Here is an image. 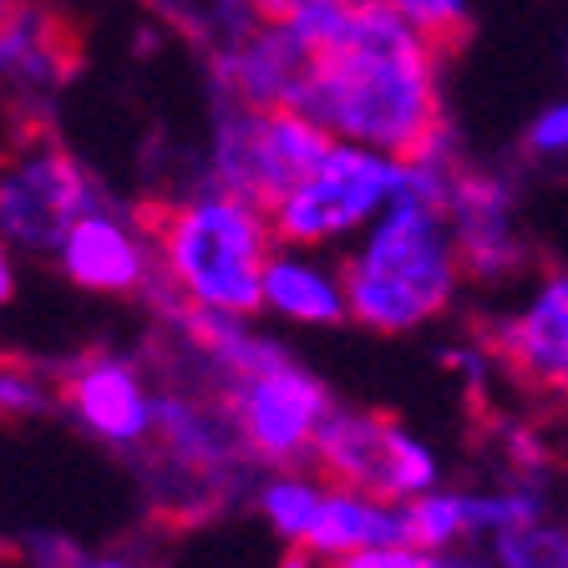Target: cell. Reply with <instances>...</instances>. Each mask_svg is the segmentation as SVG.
<instances>
[{"label":"cell","instance_id":"7c38bea8","mask_svg":"<svg viewBox=\"0 0 568 568\" xmlns=\"http://www.w3.org/2000/svg\"><path fill=\"white\" fill-rule=\"evenodd\" d=\"M51 270L97 300H148L163 295V270H158V234L153 213L122 203L118 193L97 203L82 224L57 248Z\"/></svg>","mask_w":568,"mask_h":568},{"label":"cell","instance_id":"ac0fdd59","mask_svg":"<svg viewBox=\"0 0 568 568\" xmlns=\"http://www.w3.org/2000/svg\"><path fill=\"white\" fill-rule=\"evenodd\" d=\"M325 493H331V477L320 473L315 462L264 467L254 493H248V508L280 548H305L320 523V508H325Z\"/></svg>","mask_w":568,"mask_h":568},{"label":"cell","instance_id":"603a6c76","mask_svg":"<svg viewBox=\"0 0 568 568\" xmlns=\"http://www.w3.org/2000/svg\"><path fill=\"white\" fill-rule=\"evenodd\" d=\"M26 568H77L87 558V548L61 528H31L21 532V544H16Z\"/></svg>","mask_w":568,"mask_h":568},{"label":"cell","instance_id":"4dcf8cb0","mask_svg":"<svg viewBox=\"0 0 568 568\" xmlns=\"http://www.w3.org/2000/svg\"><path fill=\"white\" fill-rule=\"evenodd\" d=\"M351 6H376V0H351Z\"/></svg>","mask_w":568,"mask_h":568},{"label":"cell","instance_id":"3957f363","mask_svg":"<svg viewBox=\"0 0 568 568\" xmlns=\"http://www.w3.org/2000/svg\"><path fill=\"white\" fill-rule=\"evenodd\" d=\"M163 300L213 315H260L264 264L280 248L264 203L229 193L219 183H193L153 213Z\"/></svg>","mask_w":568,"mask_h":568},{"label":"cell","instance_id":"7a4b0ae2","mask_svg":"<svg viewBox=\"0 0 568 568\" xmlns=\"http://www.w3.org/2000/svg\"><path fill=\"white\" fill-rule=\"evenodd\" d=\"M442 51L447 47L416 31L396 6H361L341 47L310 57L295 106L335 142L416 158L452 128Z\"/></svg>","mask_w":568,"mask_h":568},{"label":"cell","instance_id":"cb8c5ba5","mask_svg":"<svg viewBox=\"0 0 568 568\" xmlns=\"http://www.w3.org/2000/svg\"><path fill=\"white\" fill-rule=\"evenodd\" d=\"M325 568H447V558L406 538V544H376V548H361V554L331 558Z\"/></svg>","mask_w":568,"mask_h":568},{"label":"cell","instance_id":"8fae6325","mask_svg":"<svg viewBox=\"0 0 568 568\" xmlns=\"http://www.w3.org/2000/svg\"><path fill=\"white\" fill-rule=\"evenodd\" d=\"M503 376L532 402L568 412V270L548 264L518 284V295L483 325Z\"/></svg>","mask_w":568,"mask_h":568},{"label":"cell","instance_id":"ffe728a7","mask_svg":"<svg viewBox=\"0 0 568 568\" xmlns=\"http://www.w3.org/2000/svg\"><path fill=\"white\" fill-rule=\"evenodd\" d=\"M355 11H361V6H351V0H300L295 11L274 26H284V36H290L305 57H320V51L341 47L345 36H351Z\"/></svg>","mask_w":568,"mask_h":568},{"label":"cell","instance_id":"5b68a950","mask_svg":"<svg viewBox=\"0 0 568 568\" xmlns=\"http://www.w3.org/2000/svg\"><path fill=\"white\" fill-rule=\"evenodd\" d=\"M331 142V132L300 106H239L209 97V148L199 183H219L270 209L325 158Z\"/></svg>","mask_w":568,"mask_h":568},{"label":"cell","instance_id":"277c9868","mask_svg":"<svg viewBox=\"0 0 568 568\" xmlns=\"http://www.w3.org/2000/svg\"><path fill=\"white\" fill-rule=\"evenodd\" d=\"M163 381L153 442L128 457L132 483L163 518L199 523L219 518L234 503H248L260 483V462L239 432L234 406L219 390L189 386V381Z\"/></svg>","mask_w":568,"mask_h":568},{"label":"cell","instance_id":"9c48e42d","mask_svg":"<svg viewBox=\"0 0 568 568\" xmlns=\"http://www.w3.org/2000/svg\"><path fill=\"white\" fill-rule=\"evenodd\" d=\"M57 390H61V416L82 437H92L97 447L118 452L122 462L138 457L153 442L163 381H158L148 351H128V345L77 351L57 371Z\"/></svg>","mask_w":568,"mask_h":568},{"label":"cell","instance_id":"6da1fadb","mask_svg":"<svg viewBox=\"0 0 568 568\" xmlns=\"http://www.w3.org/2000/svg\"><path fill=\"white\" fill-rule=\"evenodd\" d=\"M462 158L467 153L457 128L442 132L426 153L406 158L402 193L341 248L355 331L406 341L457 315L462 295L473 290L447 219L452 173Z\"/></svg>","mask_w":568,"mask_h":568},{"label":"cell","instance_id":"f546056e","mask_svg":"<svg viewBox=\"0 0 568 568\" xmlns=\"http://www.w3.org/2000/svg\"><path fill=\"white\" fill-rule=\"evenodd\" d=\"M564 71H568V36H564Z\"/></svg>","mask_w":568,"mask_h":568},{"label":"cell","instance_id":"8992f818","mask_svg":"<svg viewBox=\"0 0 568 568\" xmlns=\"http://www.w3.org/2000/svg\"><path fill=\"white\" fill-rule=\"evenodd\" d=\"M406 183V158L376 153L361 142H331L325 158L284 199L270 203L280 244L345 248Z\"/></svg>","mask_w":568,"mask_h":568},{"label":"cell","instance_id":"9a60e30c","mask_svg":"<svg viewBox=\"0 0 568 568\" xmlns=\"http://www.w3.org/2000/svg\"><path fill=\"white\" fill-rule=\"evenodd\" d=\"M260 315L284 325V331H345L351 325V295H345L341 254L280 244L264 264Z\"/></svg>","mask_w":568,"mask_h":568},{"label":"cell","instance_id":"ba28073f","mask_svg":"<svg viewBox=\"0 0 568 568\" xmlns=\"http://www.w3.org/2000/svg\"><path fill=\"white\" fill-rule=\"evenodd\" d=\"M320 473L341 487H366V493L416 503L422 493H437L447 483L442 452L412 432L402 416L381 412V406H351L341 402L331 422L320 426L315 457Z\"/></svg>","mask_w":568,"mask_h":568},{"label":"cell","instance_id":"5bb4252c","mask_svg":"<svg viewBox=\"0 0 568 568\" xmlns=\"http://www.w3.org/2000/svg\"><path fill=\"white\" fill-rule=\"evenodd\" d=\"M310 57L284 26L254 21L244 36L209 47V97L239 106H295Z\"/></svg>","mask_w":568,"mask_h":568},{"label":"cell","instance_id":"52a82bcc","mask_svg":"<svg viewBox=\"0 0 568 568\" xmlns=\"http://www.w3.org/2000/svg\"><path fill=\"white\" fill-rule=\"evenodd\" d=\"M112 199L82 158L51 138H26L0 153V239L21 260H57L67 234L97 203Z\"/></svg>","mask_w":568,"mask_h":568},{"label":"cell","instance_id":"d4e9b609","mask_svg":"<svg viewBox=\"0 0 568 568\" xmlns=\"http://www.w3.org/2000/svg\"><path fill=\"white\" fill-rule=\"evenodd\" d=\"M21 295V254L0 239V310H11Z\"/></svg>","mask_w":568,"mask_h":568},{"label":"cell","instance_id":"4fadbf2b","mask_svg":"<svg viewBox=\"0 0 568 568\" xmlns=\"http://www.w3.org/2000/svg\"><path fill=\"white\" fill-rule=\"evenodd\" d=\"M224 402L234 406L239 432H244L260 467H300V462L315 457L320 426L331 422L341 396H335L331 381L320 376L315 366H305L295 355L284 366L229 386Z\"/></svg>","mask_w":568,"mask_h":568},{"label":"cell","instance_id":"e0dca14e","mask_svg":"<svg viewBox=\"0 0 568 568\" xmlns=\"http://www.w3.org/2000/svg\"><path fill=\"white\" fill-rule=\"evenodd\" d=\"M406 538H412V513H406V503L366 493V487L331 483L320 523L305 548L331 564V558L361 554V548H376V544H406Z\"/></svg>","mask_w":568,"mask_h":568},{"label":"cell","instance_id":"44dd1931","mask_svg":"<svg viewBox=\"0 0 568 568\" xmlns=\"http://www.w3.org/2000/svg\"><path fill=\"white\" fill-rule=\"evenodd\" d=\"M518 148L528 163H544V168L568 163V92L554 97V102H544L528 122H523Z\"/></svg>","mask_w":568,"mask_h":568},{"label":"cell","instance_id":"83f0119b","mask_svg":"<svg viewBox=\"0 0 568 568\" xmlns=\"http://www.w3.org/2000/svg\"><path fill=\"white\" fill-rule=\"evenodd\" d=\"M280 568H325V558H315L310 548H280Z\"/></svg>","mask_w":568,"mask_h":568},{"label":"cell","instance_id":"30bf717a","mask_svg":"<svg viewBox=\"0 0 568 568\" xmlns=\"http://www.w3.org/2000/svg\"><path fill=\"white\" fill-rule=\"evenodd\" d=\"M447 219L457 234L467 280L477 290H518L532 274L528 219H523V183L508 168L462 158L452 173Z\"/></svg>","mask_w":568,"mask_h":568},{"label":"cell","instance_id":"7402d4cb","mask_svg":"<svg viewBox=\"0 0 568 568\" xmlns=\"http://www.w3.org/2000/svg\"><path fill=\"white\" fill-rule=\"evenodd\" d=\"M386 6H396L416 31H426L442 47H452V41L473 31V0H386Z\"/></svg>","mask_w":568,"mask_h":568},{"label":"cell","instance_id":"484cf974","mask_svg":"<svg viewBox=\"0 0 568 568\" xmlns=\"http://www.w3.org/2000/svg\"><path fill=\"white\" fill-rule=\"evenodd\" d=\"M77 568H153L148 558L128 554V548H102V554H87Z\"/></svg>","mask_w":568,"mask_h":568},{"label":"cell","instance_id":"2e32d148","mask_svg":"<svg viewBox=\"0 0 568 568\" xmlns=\"http://www.w3.org/2000/svg\"><path fill=\"white\" fill-rule=\"evenodd\" d=\"M71 71L67 41L41 6H16L0 21V102L36 112L61 92Z\"/></svg>","mask_w":568,"mask_h":568},{"label":"cell","instance_id":"f1b7e54d","mask_svg":"<svg viewBox=\"0 0 568 568\" xmlns=\"http://www.w3.org/2000/svg\"><path fill=\"white\" fill-rule=\"evenodd\" d=\"M16 6H21V0H0V21H6V16H11Z\"/></svg>","mask_w":568,"mask_h":568},{"label":"cell","instance_id":"d6986e66","mask_svg":"<svg viewBox=\"0 0 568 568\" xmlns=\"http://www.w3.org/2000/svg\"><path fill=\"white\" fill-rule=\"evenodd\" d=\"M51 412H61L57 371L21 355H0V422H41Z\"/></svg>","mask_w":568,"mask_h":568},{"label":"cell","instance_id":"4316f807","mask_svg":"<svg viewBox=\"0 0 568 568\" xmlns=\"http://www.w3.org/2000/svg\"><path fill=\"white\" fill-rule=\"evenodd\" d=\"M300 0H248V11H254V21H284V16L295 11Z\"/></svg>","mask_w":568,"mask_h":568}]
</instances>
